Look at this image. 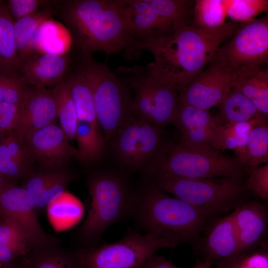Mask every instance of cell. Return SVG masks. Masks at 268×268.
I'll return each mask as SVG.
<instances>
[{
    "label": "cell",
    "instance_id": "obj_37",
    "mask_svg": "<svg viewBox=\"0 0 268 268\" xmlns=\"http://www.w3.org/2000/svg\"><path fill=\"white\" fill-rule=\"evenodd\" d=\"M246 187L250 194L261 201L268 200V163L262 166L247 167Z\"/></svg>",
    "mask_w": 268,
    "mask_h": 268
},
{
    "label": "cell",
    "instance_id": "obj_3",
    "mask_svg": "<svg viewBox=\"0 0 268 268\" xmlns=\"http://www.w3.org/2000/svg\"><path fill=\"white\" fill-rule=\"evenodd\" d=\"M131 217L145 233L164 241L169 248L184 243L194 247L210 218L187 202L171 196L145 178L135 191Z\"/></svg>",
    "mask_w": 268,
    "mask_h": 268
},
{
    "label": "cell",
    "instance_id": "obj_8",
    "mask_svg": "<svg viewBox=\"0 0 268 268\" xmlns=\"http://www.w3.org/2000/svg\"><path fill=\"white\" fill-rule=\"evenodd\" d=\"M123 2L132 32L131 45L161 38L191 24L195 3V0H123Z\"/></svg>",
    "mask_w": 268,
    "mask_h": 268
},
{
    "label": "cell",
    "instance_id": "obj_31",
    "mask_svg": "<svg viewBox=\"0 0 268 268\" xmlns=\"http://www.w3.org/2000/svg\"><path fill=\"white\" fill-rule=\"evenodd\" d=\"M227 0H195L191 25L197 28L215 30L227 23Z\"/></svg>",
    "mask_w": 268,
    "mask_h": 268
},
{
    "label": "cell",
    "instance_id": "obj_12",
    "mask_svg": "<svg viewBox=\"0 0 268 268\" xmlns=\"http://www.w3.org/2000/svg\"><path fill=\"white\" fill-rule=\"evenodd\" d=\"M231 38L216 53L232 67H260L268 60V18L264 16L239 23Z\"/></svg>",
    "mask_w": 268,
    "mask_h": 268
},
{
    "label": "cell",
    "instance_id": "obj_9",
    "mask_svg": "<svg viewBox=\"0 0 268 268\" xmlns=\"http://www.w3.org/2000/svg\"><path fill=\"white\" fill-rule=\"evenodd\" d=\"M245 169L237 157L226 155L211 146L179 143L170 144L163 163L153 175L211 179L243 175Z\"/></svg>",
    "mask_w": 268,
    "mask_h": 268
},
{
    "label": "cell",
    "instance_id": "obj_47",
    "mask_svg": "<svg viewBox=\"0 0 268 268\" xmlns=\"http://www.w3.org/2000/svg\"><path fill=\"white\" fill-rule=\"evenodd\" d=\"M6 268H23L18 260L6 266Z\"/></svg>",
    "mask_w": 268,
    "mask_h": 268
},
{
    "label": "cell",
    "instance_id": "obj_49",
    "mask_svg": "<svg viewBox=\"0 0 268 268\" xmlns=\"http://www.w3.org/2000/svg\"><path fill=\"white\" fill-rule=\"evenodd\" d=\"M2 140H0V143L1 142Z\"/></svg>",
    "mask_w": 268,
    "mask_h": 268
},
{
    "label": "cell",
    "instance_id": "obj_38",
    "mask_svg": "<svg viewBox=\"0 0 268 268\" xmlns=\"http://www.w3.org/2000/svg\"><path fill=\"white\" fill-rule=\"evenodd\" d=\"M27 88L20 75H0V102L20 106Z\"/></svg>",
    "mask_w": 268,
    "mask_h": 268
},
{
    "label": "cell",
    "instance_id": "obj_24",
    "mask_svg": "<svg viewBox=\"0 0 268 268\" xmlns=\"http://www.w3.org/2000/svg\"><path fill=\"white\" fill-rule=\"evenodd\" d=\"M267 118L262 114L254 120L248 140L244 148L236 153L247 167H257L268 163V126Z\"/></svg>",
    "mask_w": 268,
    "mask_h": 268
},
{
    "label": "cell",
    "instance_id": "obj_10",
    "mask_svg": "<svg viewBox=\"0 0 268 268\" xmlns=\"http://www.w3.org/2000/svg\"><path fill=\"white\" fill-rule=\"evenodd\" d=\"M116 74L134 90L132 110L135 117L161 128L173 123L180 93L176 86L152 81L143 73L140 66L121 67Z\"/></svg>",
    "mask_w": 268,
    "mask_h": 268
},
{
    "label": "cell",
    "instance_id": "obj_15",
    "mask_svg": "<svg viewBox=\"0 0 268 268\" xmlns=\"http://www.w3.org/2000/svg\"><path fill=\"white\" fill-rule=\"evenodd\" d=\"M37 213L33 200L23 187L12 186L0 195V216L15 220L31 250L60 243L57 238L44 231Z\"/></svg>",
    "mask_w": 268,
    "mask_h": 268
},
{
    "label": "cell",
    "instance_id": "obj_18",
    "mask_svg": "<svg viewBox=\"0 0 268 268\" xmlns=\"http://www.w3.org/2000/svg\"><path fill=\"white\" fill-rule=\"evenodd\" d=\"M57 119L52 90L45 87H28L21 104L18 121L11 134L23 142L29 133L55 124Z\"/></svg>",
    "mask_w": 268,
    "mask_h": 268
},
{
    "label": "cell",
    "instance_id": "obj_25",
    "mask_svg": "<svg viewBox=\"0 0 268 268\" xmlns=\"http://www.w3.org/2000/svg\"><path fill=\"white\" fill-rule=\"evenodd\" d=\"M31 249L15 220L9 216H0V267L16 262Z\"/></svg>",
    "mask_w": 268,
    "mask_h": 268
},
{
    "label": "cell",
    "instance_id": "obj_20",
    "mask_svg": "<svg viewBox=\"0 0 268 268\" xmlns=\"http://www.w3.org/2000/svg\"><path fill=\"white\" fill-rule=\"evenodd\" d=\"M72 62L71 57L34 52L22 61L19 75L27 84L45 87L56 85L66 77Z\"/></svg>",
    "mask_w": 268,
    "mask_h": 268
},
{
    "label": "cell",
    "instance_id": "obj_28",
    "mask_svg": "<svg viewBox=\"0 0 268 268\" xmlns=\"http://www.w3.org/2000/svg\"><path fill=\"white\" fill-rule=\"evenodd\" d=\"M73 100L78 120L99 128L93 94L87 81L76 68L65 78Z\"/></svg>",
    "mask_w": 268,
    "mask_h": 268
},
{
    "label": "cell",
    "instance_id": "obj_46",
    "mask_svg": "<svg viewBox=\"0 0 268 268\" xmlns=\"http://www.w3.org/2000/svg\"><path fill=\"white\" fill-rule=\"evenodd\" d=\"M211 266L207 263L196 260L195 265L192 268H210Z\"/></svg>",
    "mask_w": 268,
    "mask_h": 268
},
{
    "label": "cell",
    "instance_id": "obj_42",
    "mask_svg": "<svg viewBox=\"0 0 268 268\" xmlns=\"http://www.w3.org/2000/svg\"><path fill=\"white\" fill-rule=\"evenodd\" d=\"M19 106L10 103L0 102V131L11 132L18 121Z\"/></svg>",
    "mask_w": 268,
    "mask_h": 268
},
{
    "label": "cell",
    "instance_id": "obj_44",
    "mask_svg": "<svg viewBox=\"0 0 268 268\" xmlns=\"http://www.w3.org/2000/svg\"><path fill=\"white\" fill-rule=\"evenodd\" d=\"M138 268H179L164 257L153 254Z\"/></svg>",
    "mask_w": 268,
    "mask_h": 268
},
{
    "label": "cell",
    "instance_id": "obj_40",
    "mask_svg": "<svg viewBox=\"0 0 268 268\" xmlns=\"http://www.w3.org/2000/svg\"><path fill=\"white\" fill-rule=\"evenodd\" d=\"M7 1V6L8 11L15 21L35 13L38 11V7L45 4L47 1L9 0Z\"/></svg>",
    "mask_w": 268,
    "mask_h": 268
},
{
    "label": "cell",
    "instance_id": "obj_34",
    "mask_svg": "<svg viewBox=\"0 0 268 268\" xmlns=\"http://www.w3.org/2000/svg\"><path fill=\"white\" fill-rule=\"evenodd\" d=\"M57 22L48 19L39 27L35 40V51L40 53L63 55L69 47V43L62 40Z\"/></svg>",
    "mask_w": 268,
    "mask_h": 268
},
{
    "label": "cell",
    "instance_id": "obj_11",
    "mask_svg": "<svg viewBox=\"0 0 268 268\" xmlns=\"http://www.w3.org/2000/svg\"><path fill=\"white\" fill-rule=\"evenodd\" d=\"M167 248L152 235L133 232L113 243L73 251L80 268H138L157 250Z\"/></svg>",
    "mask_w": 268,
    "mask_h": 268
},
{
    "label": "cell",
    "instance_id": "obj_5",
    "mask_svg": "<svg viewBox=\"0 0 268 268\" xmlns=\"http://www.w3.org/2000/svg\"><path fill=\"white\" fill-rule=\"evenodd\" d=\"M245 175L193 179L156 174L149 179L156 187L201 210L210 218L234 210L249 200Z\"/></svg>",
    "mask_w": 268,
    "mask_h": 268
},
{
    "label": "cell",
    "instance_id": "obj_19",
    "mask_svg": "<svg viewBox=\"0 0 268 268\" xmlns=\"http://www.w3.org/2000/svg\"><path fill=\"white\" fill-rule=\"evenodd\" d=\"M172 124L179 134V143L211 147L214 135L222 125L209 111L179 101Z\"/></svg>",
    "mask_w": 268,
    "mask_h": 268
},
{
    "label": "cell",
    "instance_id": "obj_23",
    "mask_svg": "<svg viewBox=\"0 0 268 268\" xmlns=\"http://www.w3.org/2000/svg\"><path fill=\"white\" fill-rule=\"evenodd\" d=\"M14 22L7 4L0 0V75H20V62L14 38Z\"/></svg>",
    "mask_w": 268,
    "mask_h": 268
},
{
    "label": "cell",
    "instance_id": "obj_32",
    "mask_svg": "<svg viewBox=\"0 0 268 268\" xmlns=\"http://www.w3.org/2000/svg\"><path fill=\"white\" fill-rule=\"evenodd\" d=\"M52 90L61 128L68 139L72 140L75 137L78 118L69 88L64 79L55 85Z\"/></svg>",
    "mask_w": 268,
    "mask_h": 268
},
{
    "label": "cell",
    "instance_id": "obj_36",
    "mask_svg": "<svg viewBox=\"0 0 268 268\" xmlns=\"http://www.w3.org/2000/svg\"><path fill=\"white\" fill-rule=\"evenodd\" d=\"M48 215L54 221H74L80 217L82 208L79 201L65 192L47 207Z\"/></svg>",
    "mask_w": 268,
    "mask_h": 268
},
{
    "label": "cell",
    "instance_id": "obj_13",
    "mask_svg": "<svg viewBox=\"0 0 268 268\" xmlns=\"http://www.w3.org/2000/svg\"><path fill=\"white\" fill-rule=\"evenodd\" d=\"M241 70L228 64L216 53L205 69L181 91L178 101L209 111L229 92Z\"/></svg>",
    "mask_w": 268,
    "mask_h": 268
},
{
    "label": "cell",
    "instance_id": "obj_27",
    "mask_svg": "<svg viewBox=\"0 0 268 268\" xmlns=\"http://www.w3.org/2000/svg\"><path fill=\"white\" fill-rule=\"evenodd\" d=\"M53 14V9L48 7L14 21V35L20 64L36 51L35 40L37 31Z\"/></svg>",
    "mask_w": 268,
    "mask_h": 268
},
{
    "label": "cell",
    "instance_id": "obj_41",
    "mask_svg": "<svg viewBox=\"0 0 268 268\" xmlns=\"http://www.w3.org/2000/svg\"><path fill=\"white\" fill-rule=\"evenodd\" d=\"M2 141L7 148L10 157L16 162L29 170L31 161L33 159L29 155L23 145V142L19 140L12 134L3 138Z\"/></svg>",
    "mask_w": 268,
    "mask_h": 268
},
{
    "label": "cell",
    "instance_id": "obj_26",
    "mask_svg": "<svg viewBox=\"0 0 268 268\" xmlns=\"http://www.w3.org/2000/svg\"><path fill=\"white\" fill-rule=\"evenodd\" d=\"M60 243L32 249L18 261L23 268H80L73 251Z\"/></svg>",
    "mask_w": 268,
    "mask_h": 268
},
{
    "label": "cell",
    "instance_id": "obj_22",
    "mask_svg": "<svg viewBox=\"0 0 268 268\" xmlns=\"http://www.w3.org/2000/svg\"><path fill=\"white\" fill-rule=\"evenodd\" d=\"M260 68L254 67L242 69L232 87L249 99L259 112L268 118V70Z\"/></svg>",
    "mask_w": 268,
    "mask_h": 268
},
{
    "label": "cell",
    "instance_id": "obj_2",
    "mask_svg": "<svg viewBox=\"0 0 268 268\" xmlns=\"http://www.w3.org/2000/svg\"><path fill=\"white\" fill-rule=\"evenodd\" d=\"M53 9L78 52L111 54L126 50L133 42L123 0H64Z\"/></svg>",
    "mask_w": 268,
    "mask_h": 268
},
{
    "label": "cell",
    "instance_id": "obj_4",
    "mask_svg": "<svg viewBox=\"0 0 268 268\" xmlns=\"http://www.w3.org/2000/svg\"><path fill=\"white\" fill-rule=\"evenodd\" d=\"M88 187L91 204L87 217L78 230L80 248L94 246L104 231L113 224L130 218L135 191L126 174L102 171L92 174Z\"/></svg>",
    "mask_w": 268,
    "mask_h": 268
},
{
    "label": "cell",
    "instance_id": "obj_16",
    "mask_svg": "<svg viewBox=\"0 0 268 268\" xmlns=\"http://www.w3.org/2000/svg\"><path fill=\"white\" fill-rule=\"evenodd\" d=\"M55 124L26 134L23 145L29 155L37 160L44 169L63 168L71 157H76L77 149Z\"/></svg>",
    "mask_w": 268,
    "mask_h": 268
},
{
    "label": "cell",
    "instance_id": "obj_14",
    "mask_svg": "<svg viewBox=\"0 0 268 268\" xmlns=\"http://www.w3.org/2000/svg\"><path fill=\"white\" fill-rule=\"evenodd\" d=\"M192 249L196 260L211 266H222L242 257L232 213L209 219Z\"/></svg>",
    "mask_w": 268,
    "mask_h": 268
},
{
    "label": "cell",
    "instance_id": "obj_17",
    "mask_svg": "<svg viewBox=\"0 0 268 268\" xmlns=\"http://www.w3.org/2000/svg\"><path fill=\"white\" fill-rule=\"evenodd\" d=\"M231 213L241 256L268 248V206L266 202L249 200Z\"/></svg>",
    "mask_w": 268,
    "mask_h": 268
},
{
    "label": "cell",
    "instance_id": "obj_43",
    "mask_svg": "<svg viewBox=\"0 0 268 268\" xmlns=\"http://www.w3.org/2000/svg\"><path fill=\"white\" fill-rule=\"evenodd\" d=\"M268 248L260 249L243 256L248 268H268Z\"/></svg>",
    "mask_w": 268,
    "mask_h": 268
},
{
    "label": "cell",
    "instance_id": "obj_48",
    "mask_svg": "<svg viewBox=\"0 0 268 268\" xmlns=\"http://www.w3.org/2000/svg\"><path fill=\"white\" fill-rule=\"evenodd\" d=\"M0 268H6V266L2 267H0Z\"/></svg>",
    "mask_w": 268,
    "mask_h": 268
},
{
    "label": "cell",
    "instance_id": "obj_45",
    "mask_svg": "<svg viewBox=\"0 0 268 268\" xmlns=\"http://www.w3.org/2000/svg\"><path fill=\"white\" fill-rule=\"evenodd\" d=\"M216 268H248L245 264L243 256L228 264L216 267Z\"/></svg>",
    "mask_w": 268,
    "mask_h": 268
},
{
    "label": "cell",
    "instance_id": "obj_7",
    "mask_svg": "<svg viewBox=\"0 0 268 268\" xmlns=\"http://www.w3.org/2000/svg\"><path fill=\"white\" fill-rule=\"evenodd\" d=\"M169 145L164 138L162 128L134 115L111 143L121 172H140L145 178L159 170Z\"/></svg>",
    "mask_w": 268,
    "mask_h": 268
},
{
    "label": "cell",
    "instance_id": "obj_35",
    "mask_svg": "<svg viewBox=\"0 0 268 268\" xmlns=\"http://www.w3.org/2000/svg\"><path fill=\"white\" fill-rule=\"evenodd\" d=\"M268 9V0H227V16L237 23L251 21Z\"/></svg>",
    "mask_w": 268,
    "mask_h": 268
},
{
    "label": "cell",
    "instance_id": "obj_39",
    "mask_svg": "<svg viewBox=\"0 0 268 268\" xmlns=\"http://www.w3.org/2000/svg\"><path fill=\"white\" fill-rule=\"evenodd\" d=\"M0 172L10 184L26 176L29 170L14 161L10 156L7 148L1 141L0 144Z\"/></svg>",
    "mask_w": 268,
    "mask_h": 268
},
{
    "label": "cell",
    "instance_id": "obj_50",
    "mask_svg": "<svg viewBox=\"0 0 268 268\" xmlns=\"http://www.w3.org/2000/svg\"><path fill=\"white\" fill-rule=\"evenodd\" d=\"M0 133H2V132H0Z\"/></svg>",
    "mask_w": 268,
    "mask_h": 268
},
{
    "label": "cell",
    "instance_id": "obj_21",
    "mask_svg": "<svg viewBox=\"0 0 268 268\" xmlns=\"http://www.w3.org/2000/svg\"><path fill=\"white\" fill-rule=\"evenodd\" d=\"M73 178V175L64 167L44 169L37 172L29 173L22 187L31 196L38 212L47 208L60 198Z\"/></svg>",
    "mask_w": 268,
    "mask_h": 268
},
{
    "label": "cell",
    "instance_id": "obj_6",
    "mask_svg": "<svg viewBox=\"0 0 268 268\" xmlns=\"http://www.w3.org/2000/svg\"><path fill=\"white\" fill-rule=\"evenodd\" d=\"M76 68L91 89L97 122L105 138L113 142L133 116L131 87L104 64L95 61L91 54L78 52Z\"/></svg>",
    "mask_w": 268,
    "mask_h": 268
},
{
    "label": "cell",
    "instance_id": "obj_29",
    "mask_svg": "<svg viewBox=\"0 0 268 268\" xmlns=\"http://www.w3.org/2000/svg\"><path fill=\"white\" fill-rule=\"evenodd\" d=\"M217 106L216 117L222 125L249 123L261 114L249 99L233 87Z\"/></svg>",
    "mask_w": 268,
    "mask_h": 268
},
{
    "label": "cell",
    "instance_id": "obj_33",
    "mask_svg": "<svg viewBox=\"0 0 268 268\" xmlns=\"http://www.w3.org/2000/svg\"><path fill=\"white\" fill-rule=\"evenodd\" d=\"M253 120L222 125L213 137L211 147L220 151L234 149L235 153L242 149L247 143Z\"/></svg>",
    "mask_w": 268,
    "mask_h": 268
},
{
    "label": "cell",
    "instance_id": "obj_30",
    "mask_svg": "<svg viewBox=\"0 0 268 268\" xmlns=\"http://www.w3.org/2000/svg\"><path fill=\"white\" fill-rule=\"evenodd\" d=\"M78 144L76 158L84 163H92L103 154L106 140L99 128L89 123L78 120L75 137Z\"/></svg>",
    "mask_w": 268,
    "mask_h": 268
},
{
    "label": "cell",
    "instance_id": "obj_1",
    "mask_svg": "<svg viewBox=\"0 0 268 268\" xmlns=\"http://www.w3.org/2000/svg\"><path fill=\"white\" fill-rule=\"evenodd\" d=\"M239 25L230 21L219 29L206 30L189 24L161 38L132 44L126 50V58L149 52L154 62L140 67L143 73L157 83L176 86L180 92L205 69Z\"/></svg>",
    "mask_w": 268,
    "mask_h": 268
}]
</instances>
